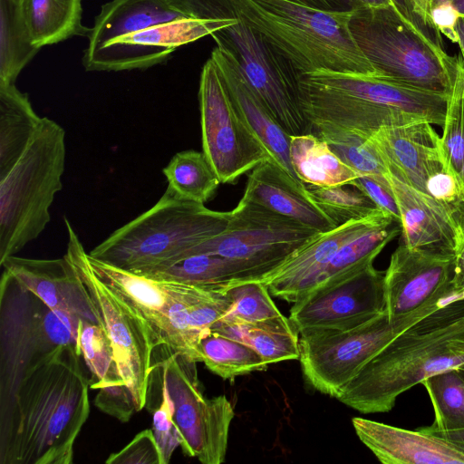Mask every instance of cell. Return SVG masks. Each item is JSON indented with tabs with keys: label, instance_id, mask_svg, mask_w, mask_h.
I'll return each instance as SVG.
<instances>
[{
	"label": "cell",
	"instance_id": "obj_54",
	"mask_svg": "<svg viewBox=\"0 0 464 464\" xmlns=\"http://www.w3.org/2000/svg\"><path fill=\"white\" fill-rule=\"evenodd\" d=\"M460 187H461L462 198H463V202H464V169H463L461 179H460Z\"/></svg>",
	"mask_w": 464,
	"mask_h": 464
},
{
	"label": "cell",
	"instance_id": "obj_7",
	"mask_svg": "<svg viewBox=\"0 0 464 464\" xmlns=\"http://www.w3.org/2000/svg\"><path fill=\"white\" fill-rule=\"evenodd\" d=\"M82 319L50 308L4 268L0 281V423L29 369L62 346L82 353Z\"/></svg>",
	"mask_w": 464,
	"mask_h": 464
},
{
	"label": "cell",
	"instance_id": "obj_55",
	"mask_svg": "<svg viewBox=\"0 0 464 464\" xmlns=\"http://www.w3.org/2000/svg\"><path fill=\"white\" fill-rule=\"evenodd\" d=\"M462 298L464 299V288L462 290Z\"/></svg>",
	"mask_w": 464,
	"mask_h": 464
},
{
	"label": "cell",
	"instance_id": "obj_1",
	"mask_svg": "<svg viewBox=\"0 0 464 464\" xmlns=\"http://www.w3.org/2000/svg\"><path fill=\"white\" fill-rule=\"evenodd\" d=\"M82 354L62 346L24 374L0 423V464H71L90 412Z\"/></svg>",
	"mask_w": 464,
	"mask_h": 464
},
{
	"label": "cell",
	"instance_id": "obj_42",
	"mask_svg": "<svg viewBox=\"0 0 464 464\" xmlns=\"http://www.w3.org/2000/svg\"><path fill=\"white\" fill-rule=\"evenodd\" d=\"M108 464H164L152 430L138 433L122 450L106 459Z\"/></svg>",
	"mask_w": 464,
	"mask_h": 464
},
{
	"label": "cell",
	"instance_id": "obj_24",
	"mask_svg": "<svg viewBox=\"0 0 464 464\" xmlns=\"http://www.w3.org/2000/svg\"><path fill=\"white\" fill-rule=\"evenodd\" d=\"M237 111L267 150L271 160L304 188L290 158V135L281 127L250 87L235 60L216 46L210 54Z\"/></svg>",
	"mask_w": 464,
	"mask_h": 464
},
{
	"label": "cell",
	"instance_id": "obj_33",
	"mask_svg": "<svg viewBox=\"0 0 464 464\" xmlns=\"http://www.w3.org/2000/svg\"><path fill=\"white\" fill-rule=\"evenodd\" d=\"M168 188L179 198L204 204L221 183L202 152L188 150L176 153L162 169Z\"/></svg>",
	"mask_w": 464,
	"mask_h": 464
},
{
	"label": "cell",
	"instance_id": "obj_5",
	"mask_svg": "<svg viewBox=\"0 0 464 464\" xmlns=\"http://www.w3.org/2000/svg\"><path fill=\"white\" fill-rule=\"evenodd\" d=\"M230 217L231 211L211 210L167 188L154 206L89 254L121 269L144 274L185 258L192 247L224 231Z\"/></svg>",
	"mask_w": 464,
	"mask_h": 464
},
{
	"label": "cell",
	"instance_id": "obj_51",
	"mask_svg": "<svg viewBox=\"0 0 464 464\" xmlns=\"http://www.w3.org/2000/svg\"><path fill=\"white\" fill-rule=\"evenodd\" d=\"M458 34V44L461 52V58L464 63V17H460L456 26Z\"/></svg>",
	"mask_w": 464,
	"mask_h": 464
},
{
	"label": "cell",
	"instance_id": "obj_29",
	"mask_svg": "<svg viewBox=\"0 0 464 464\" xmlns=\"http://www.w3.org/2000/svg\"><path fill=\"white\" fill-rule=\"evenodd\" d=\"M210 331L249 345L268 365L299 359V333L283 314L251 324L216 323Z\"/></svg>",
	"mask_w": 464,
	"mask_h": 464
},
{
	"label": "cell",
	"instance_id": "obj_27",
	"mask_svg": "<svg viewBox=\"0 0 464 464\" xmlns=\"http://www.w3.org/2000/svg\"><path fill=\"white\" fill-rule=\"evenodd\" d=\"M82 0H18L19 14L30 42L41 49L75 35L88 36L82 24Z\"/></svg>",
	"mask_w": 464,
	"mask_h": 464
},
{
	"label": "cell",
	"instance_id": "obj_18",
	"mask_svg": "<svg viewBox=\"0 0 464 464\" xmlns=\"http://www.w3.org/2000/svg\"><path fill=\"white\" fill-rule=\"evenodd\" d=\"M389 218L381 213L319 233L260 281L274 296L294 304L319 283L328 264L343 245Z\"/></svg>",
	"mask_w": 464,
	"mask_h": 464
},
{
	"label": "cell",
	"instance_id": "obj_34",
	"mask_svg": "<svg viewBox=\"0 0 464 464\" xmlns=\"http://www.w3.org/2000/svg\"><path fill=\"white\" fill-rule=\"evenodd\" d=\"M39 50L27 36L18 0H0V83H14Z\"/></svg>",
	"mask_w": 464,
	"mask_h": 464
},
{
	"label": "cell",
	"instance_id": "obj_11",
	"mask_svg": "<svg viewBox=\"0 0 464 464\" xmlns=\"http://www.w3.org/2000/svg\"><path fill=\"white\" fill-rule=\"evenodd\" d=\"M66 258L72 265L85 294L111 339L125 384L134 398L136 411L147 402L153 352L160 343L146 319L125 299L102 283L89 268L84 247L70 221Z\"/></svg>",
	"mask_w": 464,
	"mask_h": 464
},
{
	"label": "cell",
	"instance_id": "obj_39",
	"mask_svg": "<svg viewBox=\"0 0 464 464\" xmlns=\"http://www.w3.org/2000/svg\"><path fill=\"white\" fill-rule=\"evenodd\" d=\"M79 344L91 373V389L124 383L117 364L115 352L106 331L99 324L82 320Z\"/></svg>",
	"mask_w": 464,
	"mask_h": 464
},
{
	"label": "cell",
	"instance_id": "obj_45",
	"mask_svg": "<svg viewBox=\"0 0 464 464\" xmlns=\"http://www.w3.org/2000/svg\"><path fill=\"white\" fill-rule=\"evenodd\" d=\"M402 14L436 44L443 47L441 34L431 20V0H394Z\"/></svg>",
	"mask_w": 464,
	"mask_h": 464
},
{
	"label": "cell",
	"instance_id": "obj_4",
	"mask_svg": "<svg viewBox=\"0 0 464 464\" xmlns=\"http://www.w3.org/2000/svg\"><path fill=\"white\" fill-rule=\"evenodd\" d=\"M245 19L300 75L330 71L382 76L357 44L352 12H326L286 0H236Z\"/></svg>",
	"mask_w": 464,
	"mask_h": 464
},
{
	"label": "cell",
	"instance_id": "obj_28",
	"mask_svg": "<svg viewBox=\"0 0 464 464\" xmlns=\"http://www.w3.org/2000/svg\"><path fill=\"white\" fill-rule=\"evenodd\" d=\"M42 118L27 93L14 83H0V179L21 158L40 127Z\"/></svg>",
	"mask_w": 464,
	"mask_h": 464
},
{
	"label": "cell",
	"instance_id": "obj_46",
	"mask_svg": "<svg viewBox=\"0 0 464 464\" xmlns=\"http://www.w3.org/2000/svg\"><path fill=\"white\" fill-rule=\"evenodd\" d=\"M426 191L437 200L456 208L464 203L458 179L451 173L442 170L430 177Z\"/></svg>",
	"mask_w": 464,
	"mask_h": 464
},
{
	"label": "cell",
	"instance_id": "obj_38",
	"mask_svg": "<svg viewBox=\"0 0 464 464\" xmlns=\"http://www.w3.org/2000/svg\"><path fill=\"white\" fill-rule=\"evenodd\" d=\"M442 127L441 147L445 169L455 176L460 184L464 169V63L462 58H458L453 82L447 99Z\"/></svg>",
	"mask_w": 464,
	"mask_h": 464
},
{
	"label": "cell",
	"instance_id": "obj_30",
	"mask_svg": "<svg viewBox=\"0 0 464 464\" xmlns=\"http://www.w3.org/2000/svg\"><path fill=\"white\" fill-rule=\"evenodd\" d=\"M290 158L304 184L319 187L350 185L359 177L325 140L313 132L290 136Z\"/></svg>",
	"mask_w": 464,
	"mask_h": 464
},
{
	"label": "cell",
	"instance_id": "obj_3",
	"mask_svg": "<svg viewBox=\"0 0 464 464\" xmlns=\"http://www.w3.org/2000/svg\"><path fill=\"white\" fill-rule=\"evenodd\" d=\"M299 100L311 127L327 124L371 136L384 127L444 123L448 95L385 76L330 71L300 75Z\"/></svg>",
	"mask_w": 464,
	"mask_h": 464
},
{
	"label": "cell",
	"instance_id": "obj_23",
	"mask_svg": "<svg viewBox=\"0 0 464 464\" xmlns=\"http://www.w3.org/2000/svg\"><path fill=\"white\" fill-rule=\"evenodd\" d=\"M85 261L93 275L132 305L150 324L160 344L170 306L190 294L198 285L155 279L113 266L84 251Z\"/></svg>",
	"mask_w": 464,
	"mask_h": 464
},
{
	"label": "cell",
	"instance_id": "obj_12",
	"mask_svg": "<svg viewBox=\"0 0 464 464\" xmlns=\"http://www.w3.org/2000/svg\"><path fill=\"white\" fill-rule=\"evenodd\" d=\"M320 232L257 204L240 199L220 234L192 247L187 256L216 254L238 264L247 280H261Z\"/></svg>",
	"mask_w": 464,
	"mask_h": 464
},
{
	"label": "cell",
	"instance_id": "obj_13",
	"mask_svg": "<svg viewBox=\"0 0 464 464\" xmlns=\"http://www.w3.org/2000/svg\"><path fill=\"white\" fill-rule=\"evenodd\" d=\"M160 347L165 356L158 364L173 404V420L183 452L203 464L224 462L235 416L231 402L225 395L205 398L199 388L197 362L166 344Z\"/></svg>",
	"mask_w": 464,
	"mask_h": 464
},
{
	"label": "cell",
	"instance_id": "obj_47",
	"mask_svg": "<svg viewBox=\"0 0 464 464\" xmlns=\"http://www.w3.org/2000/svg\"><path fill=\"white\" fill-rule=\"evenodd\" d=\"M462 17L452 3L443 4L431 9V20L438 32L458 44L456 26Z\"/></svg>",
	"mask_w": 464,
	"mask_h": 464
},
{
	"label": "cell",
	"instance_id": "obj_16",
	"mask_svg": "<svg viewBox=\"0 0 464 464\" xmlns=\"http://www.w3.org/2000/svg\"><path fill=\"white\" fill-rule=\"evenodd\" d=\"M218 16L177 19L116 38L95 50H84L82 65L86 71L119 72L162 63L179 46L210 36L229 19L221 12Z\"/></svg>",
	"mask_w": 464,
	"mask_h": 464
},
{
	"label": "cell",
	"instance_id": "obj_15",
	"mask_svg": "<svg viewBox=\"0 0 464 464\" xmlns=\"http://www.w3.org/2000/svg\"><path fill=\"white\" fill-rule=\"evenodd\" d=\"M384 271L373 264L322 282L294 303L289 319L298 331L345 328L384 311Z\"/></svg>",
	"mask_w": 464,
	"mask_h": 464
},
{
	"label": "cell",
	"instance_id": "obj_31",
	"mask_svg": "<svg viewBox=\"0 0 464 464\" xmlns=\"http://www.w3.org/2000/svg\"><path fill=\"white\" fill-rule=\"evenodd\" d=\"M155 279L183 282L225 292L234 284L247 281L241 266L216 254H197L144 274Z\"/></svg>",
	"mask_w": 464,
	"mask_h": 464
},
{
	"label": "cell",
	"instance_id": "obj_20",
	"mask_svg": "<svg viewBox=\"0 0 464 464\" xmlns=\"http://www.w3.org/2000/svg\"><path fill=\"white\" fill-rule=\"evenodd\" d=\"M401 214L403 243L411 247L454 254L461 238L455 208L387 174Z\"/></svg>",
	"mask_w": 464,
	"mask_h": 464
},
{
	"label": "cell",
	"instance_id": "obj_43",
	"mask_svg": "<svg viewBox=\"0 0 464 464\" xmlns=\"http://www.w3.org/2000/svg\"><path fill=\"white\" fill-rule=\"evenodd\" d=\"M94 404L104 413L121 422H127L134 411H137L132 393L124 383L99 389Z\"/></svg>",
	"mask_w": 464,
	"mask_h": 464
},
{
	"label": "cell",
	"instance_id": "obj_48",
	"mask_svg": "<svg viewBox=\"0 0 464 464\" xmlns=\"http://www.w3.org/2000/svg\"><path fill=\"white\" fill-rule=\"evenodd\" d=\"M309 8L326 12L353 11L350 0H286Z\"/></svg>",
	"mask_w": 464,
	"mask_h": 464
},
{
	"label": "cell",
	"instance_id": "obj_56",
	"mask_svg": "<svg viewBox=\"0 0 464 464\" xmlns=\"http://www.w3.org/2000/svg\"><path fill=\"white\" fill-rule=\"evenodd\" d=\"M464 373V372H463Z\"/></svg>",
	"mask_w": 464,
	"mask_h": 464
},
{
	"label": "cell",
	"instance_id": "obj_40",
	"mask_svg": "<svg viewBox=\"0 0 464 464\" xmlns=\"http://www.w3.org/2000/svg\"><path fill=\"white\" fill-rule=\"evenodd\" d=\"M225 293L231 304L217 323L251 324L282 314L272 300L268 287L260 280L237 282Z\"/></svg>",
	"mask_w": 464,
	"mask_h": 464
},
{
	"label": "cell",
	"instance_id": "obj_19",
	"mask_svg": "<svg viewBox=\"0 0 464 464\" xmlns=\"http://www.w3.org/2000/svg\"><path fill=\"white\" fill-rule=\"evenodd\" d=\"M431 125L423 121L384 127L369 137L390 173L426 193L430 177L446 170L441 137Z\"/></svg>",
	"mask_w": 464,
	"mask_h": 464
},
{
	"label": "cell",
	"instance_id": "obj_8",
	"mask_svg": "<svg viewBox=\"0 0 464 464\" xmlns=\"http://www.w3.org/2000/svg\"><path fill=\"white\" fill-rule=\"evenodd\" d=\"M350 28L381 75L449 95L458 58L428 37L396 4L353 11Z\"/></svg>",
	"mask_w": 464,
	"mask_h": 464
},
{
	"label": "cell",
	"instance_id": "obj_17",
	"mask_svg": "<svg viewBox=\"0 0 464 464\" xmlns=\"http://www.w3.org/2000/svg\"><path fill=\"white\" fill-rule=\"evenodd\" d=\"M455 255L399 245L384 271V311L391 320L447 297H457L451 285Z\"/></svg>",
	"mask_w": 464,
	"mask_h": 464
},
{
	"label": "cell",
	"instance_id": "obj_10",
	"mask_svg": "<svg viewBox=\"0 0 464 464\" xmlns=\"http://www.w3.org/2000/svg\"><path fill=\"white\" fill-rule=\"evenodd\" d=\"M229 17L210 36L237 63L246 82L290 135L312 132L300 105V74L239 12L236 0H212Z\"/></svg>",
	"mask_w": 464,
	"mask_h": 464
},
{
	"label": "cell",
	"instance_id": "obj_25",
	"mask_svg": "<svg viewBox=\"0 0 464 464\" xmlns=\"http://www.w3.org/2000/svg\"><path fill=\"white\" fill-rule=\"evenodd\" d=\"M264 207L320 233L336 227L309 198L304 188L273 160L252 169L241 198Z\"/></svg>",
	"mask_w": 464,
	"mask_h": 464
},
{
	"label": "cell",
	"instance_id": "obj_22",
	"mask_svg": "<svg viewBox=\"0 0 464 464\" xmlns=\"http://www.w3.org/2000/svg\"><path fill=\"white\" fill-rule=\"evenodd\" d=\"M1 266L53 310L100 325L98 315L65 256L37 259L14 255Z\"/></svg>",
	"mask_w": 464,
	"mask_h": 464
},
{
	"label": "cell",
	"instance_id": "obj_32",
	"mask_svg": "<svg viewBox=\"0 0 464 464\" xmlns=\"http://www.w3.org/2000/svg\"><path fill=\"white\" fill-rule=\"evenodd\" d=\"M197 350L198 361L224 380L265 371L268 366L249 345L212 331L199 340Z\"/></svg>",
	"mask_w": 464,
	"mask_h": 464
},
{
	"label": "cell",
	"instance_id": "obj_21",
	"mask_svg": "<svg viewBox=\"0 0 464 464\" xmlns=\"http://www.w3.org/2000/svg\"><path fill=\"white\" fill-rule=\"evenodd\" d=\"M360 440L383 464H464V452L424 430H410L362 417L352 419Z\"/></svg>",
	"mask_w": 464,
	"mask_h": 464
},
{
	"label": "cell",
	"instance_id": "obj_49",
	"mask_svg": "<svg viewBox=\"0 0 464 464\" xmlns=\"http://www.w3.org/2000/svg\"><path fill=\"white\" fill-rule=\"evenodd\" d=\"M422 429L447 440L464 452V429L455 430H437L431 429L430 426Z\"/></svg>",
	"mask_w": 464,
	"mask_h": 464
},
{
	"label": "cell",
	"instance_id": "obj_26",
	"mask_svg": "<svg viewBox=\"0 0 464 464\" xmlns=\"http://www.w3.org/2000/svg\"><path fill=\"white\" fill-rule=\"evenodd\" d=\"M181 18L191 17L170 0H112L104 4L95 17L85 50L92 51L116 38Z\"/></svg>",
	"mask_w": 464,
	"mask_h": 464
},
{
	"label": "cell",
	"instance_id": "obj_37",
	"mask_svg": "<svg viewBox=\"0 0 464 464\" xmlns=\"http://www.w3.org/2000/svg\"><path fill=\"white\" fill-rule=\"evenodd\" d=\"M348 186L319 187L304 184V189L309 198L336 227L353 220L384 213L367 195L355 187L351 188Z\"/></svg>",
	"mask_w": 464,
	"mask_h": 464
},
{
	"label": "cell",
	"instance_id": "obj_36",
	"mask_svg": "<svg viewBox=\"0 0 464 464\" xmlns=\"http://www.w3.org/2000/svg\"><path fill=\"white\" fill-rule=\"evenodd\" d=\"M434 411L430 426L437 430L464 429V373L453 368L421 382Z\"/></svg>",
	"mask_w": 464,
	"mask_h": 464
},
{
	"label": "cell",
	"instance_id": "obj_41",
	"mask_svg": "<svg viewBox=\"0 0 464 464\" xmlns=\"http://www.w3.org/2000/svg\"><path fill=\"white\" fill-rule=\"evenodd\" d=\"M155 362V361L153 360ZM154 364L160 371V401L153 410L152 432L163 457L164 464H168L178 446H180V436L173 420V404L169 395L167 385L163 380L158 362Z\"/></svg>",
	"mask_w": 464,
	"mask_h": 464
},
{
	"label": "cell",
	"instance_id": "obj_52",
	"mask_svg": "<svg viewBox=\"0 0 464 464\" xmlns=\"http://www.w3.org/2000/svg\"><path fill=\"white\" fill-rule=\"evenodd\" d=\"M454 6L457 8L462 17H464V0H454Z\"/></svg>",
	"mask_w": 464,
	"mask_h": 464
},
{
	"label": "cell",
	"instance_id": "obj_35",
	"mask_svg": "<svg viewBox=\"0 0 464 464\" xmlns=\"http://www.w3.org/2000/svg\"><path fill=\"white\" fill-rule=\"evenodd\" d=\"M312 130L359 176L387 179L389 170L369 136L327 124L313 126Z\"/></svg>",
	"mask_w": 464,
	"mask_h": 464
},
{
	"label": "cell",
	"instance_id": "obj_6",
	"mask_svg": "<svg viewBox=\"0 0 464 464\" xmlns=\"http://www.w3.org/2000/svg\"><path fill=\"white\" fill-rule=\"evenodd\" d=\"M65 155V130L43 117L25 151L0 179V265L50 222V208L63 188Z\"/></svg>",
	"mask_w": 464,
	"mask_h": 464
},
{
	"label": "cell",
	"instance_id": "obj_9",
	"mask_svg": "<svg viewBox=\"0 0 464 464\" xmlns=\"http://www.w3.org/2000/svg\"><path fill=\"white\" fill-rule=\"evenodd\" d=\"M453 300L447 297L432 302L398 319L391 320L383 311L354 326L300 331L299 361L304 380L314 390L336 399L382 347L413 323Z\"/></svg>",
	"mask_w": 464,
	"mask_h": 464
},
{
	"label": "cell",
	"instance_id": "obj_14",
	"mask_svg": "<svg viewBox=\"0 0 464 464\" xmlns=\"http://www.w3.org/2000/svg\"><path fill=\"white\" fill-rule=\"evenodd\" d=\"M198 101L203 153L221 183H233L271 160L232 102L211 57L201 70Z\"/></svg>",
	"mask_w": 464,
	"mask_h": 464
},
{
	"label": "cell",
	"instance_id": "obj_2",
	"mask_svg": "<svg viewBox=\"0 0 464 464\" xmlns=\"http://www.w3.org/2000/svg\"><path fill=\"white\" fill-rule=\"evenodd\" d=\"M464 364V299L449 302L376 353L336 398L362 413L388 412L397 398L434 374Z\"/></svg>",
	"mask_w": 464,
	"mask_h": 464
},
{
	"label": "cell",
	"instance_id": "obj_50",
	"mask_svg": "<svg viewBox=\"0 0 464 464\" xmlns=\"http://www.w3.org/2000/svg\"><path fill=\"white\" fill-rule=\"evenodd\" d=\"M353 11L384 7L395 4L394 0H350Z\"/></svg>",
	"mask_w": 464,
	"mask_h": 464
},
{
	"label": "cell",
	"instance_id": "obj_53",
	"mask_svg": "<svg viewBox=\"0 0 464 464\" xmlns=\"http://www.w3.org/2000/svg\"><path fill=\"white\" fill-rule=\"evenodd\" d=\"M454 0H431V9L435 6L447 4V3H452Z\"/></svg>",
	"mask_w": 464,
	"mask_h": 464
},
{
	"label": "cell",
	"instance_id": "obj_44",
	"mask_svg": "<svg viewBox=\"0 0 464 464\" xmlns=\"http://www.w3.org/2000/svg\"><path fill=\"white\" fill-rule=\"evenodd\" d=\"M350 185L367 195L382 212L401 225L400 210L388 179L359 176Z\"/></svg>",
	"mask_w": 464,
	"mask_h": 464
}]
</instances>
